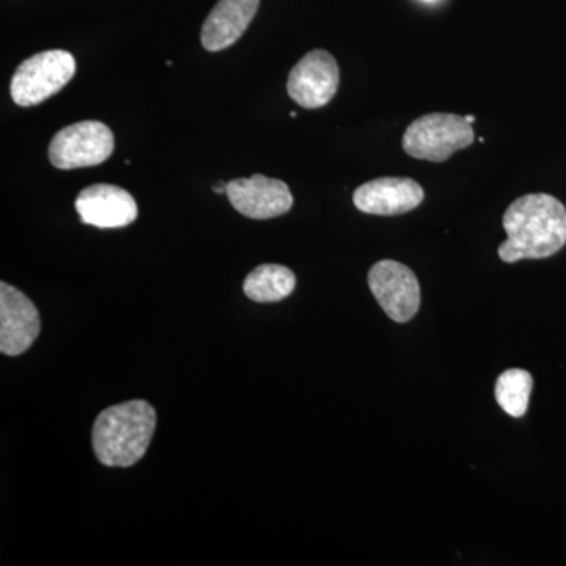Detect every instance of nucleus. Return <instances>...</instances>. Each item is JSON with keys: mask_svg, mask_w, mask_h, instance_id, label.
Wrapping results in <instances>:
<instances>
[{"mask_svg": "<svg viewBox=\"0 0 566 566\" xmlns=\"http://www.w3.org/2000/svg\"><path fill=\"white\" fill-rule=\"evenodd\" d=\"M502 226L506 241L499 245L502 262L542 260L566 244V208L549 193H527L506 208Z\"/></svg>", "mask_w": 566, "mask_h": 566, "instance_id": "1", "label": "nucleus"}, {"mask_svg": "<svg viewBox=\"0 0 566 566\" xmlns=\"http://www.w3.org/2000/svg\"><path fill=\"white\" fill-rule=\"evenodd\" d=\"M155 430L156 412L148 401L111 406L93 424V452L107 468H129L145 457Z\"/></svg>", "mask_w": 566, "mask_h": 566, "instance_id": "2", "label": "nucleus"}, {"mask_svg": "<svg viewBox=\"0 0 566 566\" xmlns=\"http://www.w3.org/2000/svg\"><path fill=\"white\" fill-rule=\"evenodd\" d=\"M474 129L465 117L457 114L422 115L406 128L403 150L422 161L444 163L453 153L474 144Z\"/></svg>", "mask_w": 566, "mask_h": 566, "instance_id": "3", "label": "nucleus"}, {"mask_svg": "<svg viewBox=\"0 0 566 566\" xmlns=\"http://www.w3.org/2000/svg\"><path fill=\"white\" fill-rule=\"evenodd\" d=\"M74 73L76 61L70 52H39L18 66L10 84L11 98L18 106H36L61 92L73 80Z\"/></svg>", "mask_w": 566, "mask_h": 566, "instance_id": "4", "label": "nucleus"}, {"mask_svg": "<svg viewBox=\"0 0 566 566\" xmlns=\"http://www.w3.org/2000/svg\"><path fill=\"white\" fill-rule=\"evenodd\" d=\"M115 139L109 126L85 120L66 126L50 144V161L61 170L99 166L114 153Z\"/></svg>", "mask_w": 566, "mask_h": 566, "instance_id": "5", "label": "nucleus"}, {"mask_svg": "<svg viewBox=\"0 0 566 566\" xmlns=\"http://www.w3.org/2000/svg\"><path fill=\"white\" fill-rule=\"evenodd\" d=\"M368 286L389 318L406 323L420 307V285L416 274L403 263L381 260L368 273Z\"/></svg>", "mask_w": 566, "mask_h": 566, "instance_id": "6", "label": "nucleus"}, {"mask_svg": "<svg viewBox=\"0 0 566 566\" xmlns=\"http://www.w3.org/2000/svg\"><path fill=\"white\" fill-rule=\"evenodd\" d=\"M340 70L334 55L315 50L305 54L290 73L286 91L304 109H318L329 104L338 91Z\"/></svg>", "mask_w": 566, "mask_h": 566, "instance_id": "7", "label": "nucleus"}, {"mask_svg": "<svg viewBox=\"0 0 566 566\" xmlns=\"http://www.w3.org/2000/svg\"><path fill=\"white\" fill-rule=\"evenodd\" d=\"M227 196L234 210L256 221L279 218L293 207L289 186L260 174L227 182Z\"/></svg>", "mask_w": 566, "mask_h": 566, "instance_id": "8", "label": "nucleus"}, {"mask_svg": "<svg viewBox=\"0 0 566 566\" xmlns=\"http://www.w3.org/2000/svg\"><path fill=\"white\" fill-rule=\"evenodd\" d=\"M41 331V318L35 304L11 286L0 283V352L20 356L28 352Z\"/></svg>", "mask_w": 566, "mask_h": 566, "instance_id": "9", "label": "nucleus"}, {"mask_svg": "<svg viewBox=\"0 0 566 566\" xmlns=\"http://www.w3.org/2000/svg\"><path fill=\"white\" fill-rule=\"evenodd\" d=\"M81 222L98 229H122L137 219L132 193L114 185H92L76 199Z\"/></svg>", "mask_w": 566, "mask_h": 566, "instance_id": "10", "label": "nucleus"}, {"mask_svg": "<svg viewBox=\"0 0 566 566\" xmlns=\"http://www.w3.org/2000/svg\"><path fill=\"white\" fill-rule=\"evenodd\" d=\"M424 191L411 178H376L354 191L357 210L375 216H398L416 210L423 202Z\"/></svg>", "mask_w": 566, "mask_h": 566, "instance_id": "11", "label": "nucleus"}, {"mask_svg": "<svg viewBox=\"0 0 566 566\" xmlns=\"http://www.w3.org/2000/svg\"><path fill=\"white\" fill-rule=\"evenodd\" d=\"M260 0H219L202 28V44L208 52L232 46L251 24Z\"/></svg>", "mask_w": 566, "mask_h": 566, "instance_id": "12", "label": "nucleus"}, {"mask_svg": "<svg viewBox=\"0 0 566 566\" xmlns=\"http://www.w3.org/2000/svg\"><path fill=\"white\" fill-rule=\"evenodd\" d=\"M243 289L255 303H277L296 289V275L282 264H262L245 277Z\"/></svg>", "mask_w": 566, "mask_h": 566, "instance_id": "13", "label": "nucleus"}, {"mask_svg": "<svg viewBox=\"0 0 566 566\" xmlns=\"http://www.w3.org/2000/svg\"><path fill=\"white\" fill-rule=\"evenodd\" d=\"M534 379L521 368H512L499 376L495 382V400L506 415L520 419L527 412Z\"/></svg>", "mask_w": 566, "mask_h": 566, "instance_id": "14", "label": "nucleus"}, {"mask_svg": "<svg viewBox=\"0 0 566 566\" xmlns=\"http://www.w3.org/2000/svg\"><path fill=\"white\" fill-rule=\"evenodd\" d=\"M212 191L216 193H227V182L219 181L218 185L212 186Z\"/></svg>", "mask_w": 566, "mask_h": 566, "instance_id": "15", "label": "nucleus"}, {"mask_svg": "<svg viewBox=\"0 0 566 566\" xmlns=\"http://www.w3.org/2000/svg\"><path fill=\"white\" fill-rule=\"evenodd\" d=\"M465 120H468L472 125V123L475 122V117H474V115H468V117H465Z\"/></svg>", "mask_w": 566, "mask_h": 566, "instance_id": "16", "label": "nucleus"}, {"mask_svg": "<svg viewBox=\"0 0 566 566\" xmlns=\"http://www.w3.org/2000/svg\"><path fill=\"white\" fill-rule=\"evenodd\" d=\"M427 2H433V0H427Z\"/></svg>", "mask_w": 566, "mask_h": 566, "instance_id": "17", "label": "nucleus"}]
</instances>
